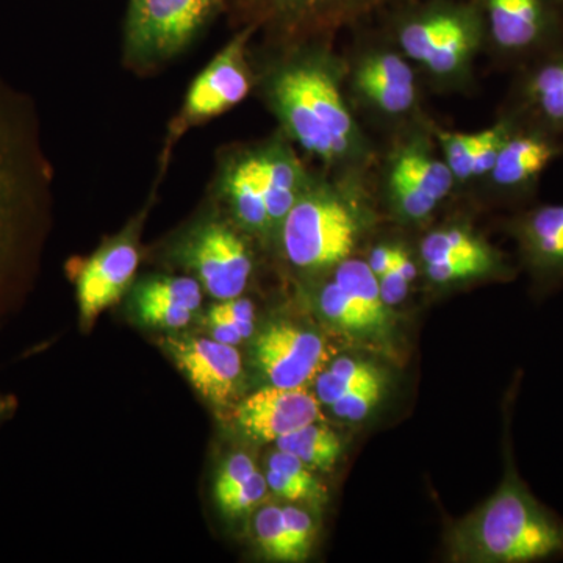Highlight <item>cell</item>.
<instances>
[{
  "label": "cell",
  "mask_w": 563,
  "mask_h": 563,
  "mask_svg": "<svg viewBox=\"0 0 563 563\" xmlns=\"http://www.w3.org/2000/svg\"><path fill=\"white\" fill-rule=\"evenodd\" d=\"M255 90L279 131L322 172L372 177L380 146L343 91V55L332 40L252 51Z\"/></svg>",
  "instance_id": "1"
},
{
  "label": "cell",
  "mask_w": 563,
  "mask_h": 563,
  "mask_svg": "<svg viewBox=\"0 0 563 563\" xmlns=\"http://www.w3.org/2000/svg\"><path fill=\"white\" fill-rule=\"evenodd\" d=\"M54 168L31 96L0 79V317L27 288L49 222Z\"/></svg>",
  "instance_id": "2"
},
{
  "label": "cell",
  "mask_w": 563,
  "mask_h": 563,
  "mask_svg": "<svg viewBox=\"0 0 563 563\" xmlns=\"http://www.w3.org/2000/svg\"><path fill=\"white\" fill-rule=\"evenodd\" d=\"M385 16L383 31L435 92L476 87V62L485 54V27L473 0H409Z\"/></svg>",
  "instance_id": "3"
},
{
  "label": "cell",
  "mask_w": 563,
  "mask_h": 563,
  "mask_svg": "<svg viewBox=\"0 0 563 563\" xmlns=\"http://www.w3.org/2000/svg\"><path fill=\"white\" fill-rule=\"evenodd\" d=\"M373 198V176L313 172L277 236L285 261L303 273L335 269L369 228Z\"/></svg>",
  "instance_id": "4"
},
{
  "label": "cell",
  "mask_w": 563,
  "mask_h": 563,
  "mask_svg": "<svg viewBox=\"0 0 563 563\" xmlns=\"http://www.w3.org/2000/svg\"><path fill=\"white\" fill-rule=\"evenodd\" d=\"M451 550L459 561L477 563L563 558V520L509 468L492 498L454 529Z\"/></svg>",
  "instance_id": "5"
},
{
  "label": "cell",
  "mask_w": 563,
  "mask_h": 563,
  "mask_svg": "<svg viewBox=\"0 0 563 563\" xmlns=\"http://www.w3.org/2000/svg\"><path fill=\"white\" fill-rule=\"evenodd\" d=\"M342 55L344 96L363 128L388 139L428 120L420 74L383 29L358 36Z\"/></svg>",
  "instance_id": "6"
},
{
  "label": "cell",
  "mask_w": 563,
  "mask_h": 563,
  "mask_svg": "<svg viewBox=\"0 0 563 563\" xmlns=\"http://www.w3.org/2000/svg\"><path fill=\"white\" fill-rule=\"evenodd\" d=\"M374 195L401 224H420L455 191L433 135V121L388 136L373 169Z\"/></svg>",
  "instance_id": "7"
},
{
  "label": "cell",
  "mask_w": 563,
  "mask_h": 563,
  "mask_svg": "<svg viewBox=\"0 0 563 563\" xmlns=\"http://www.w3.org/2000/svg\"><path fill=\"white\" fill-rule=\"evenodd\" d=\"M409 0H224L239 27L261 38L258 49H276L312 40H332L362 27ZM254 38V40H255Z\"/></svg>",
  "instance_id": "8"
},
{
  "label": "cell",
  "mask_w": 563,
  "mask_h": 563,
  "mask_svg": "<svg viewBox=\"0 0 563 563\" xmlns=\"http://www.w3.org/2000/svg\"><path fill=\"white\" fill-rule=\"evenodd\" d=\"M222 11L224 0H129L122 63L143 76L161 69L190 49Z\"/></svg>",
  "instance_id": "9"
},
{
  "label": "cell",
  "mask_w": 563,
  "mask_h": 563,
  "mask_svg": "<svg viewBox=\"0 0 563 563\" xmlns=\"http://www.w3.org/2000/svg\"><path fill=\"white\" fill-rule=\"evenodd\" d=\"M254 38L255 32L251 27H239L188 88L184 106L168 128L158 168L161 179L168 168L174 146L185 133L232 110L255 90Z\"/></svg>",
  "instance_id": "10"
},
{
  "label": "cell",
  "mask_w": 563,
  "mask_h": 563,
  "mask_svg": "<svg viewBox=\"0 0 563 563\" xmlns=\"http://www.w3.org/2000/svg\"><path fill=\"white\" fill-rule=\"evenodd\" d=\"M247 235L222 211L190 225L174 243L172 257L218 301L239 298L254 273Z\"/></svg>",
  "instance_id": "11"
},
{
  "label": "cell",
  "mask_w": 563,
  "mask_h": 563,
  "mask_svg": "<svg viewBox=\"0 0 563 563\" xmlns=\"http://www.w3.org/2000/svg\"><path fill=\"white\" fill-rule=\"evenodd\" d=\"M485 27V54L495 66L517 70L563 46L558 0H473Z\"/></svg>",
  "instance_id": "12"
},
{
  "label": "cell",
  "mask_w": 563,
  "mask_h": 563,
  "mask_svg": "<svg viewBox=\"0 0 563 563\" xmlns=\"http://www.w3.org/2000/svg\"><path fill=\"white\" fill-rule=\"evenodd\" d=\"M266 172L261 141L228 147L220 154L211 198L251 239L274 244L266 209Z\"/></svg>",
  "instance_id": "13"
},
{
  "label": "cell",
  "mask_w": 563,
  "mask_h": 563,
  "mask_svg": "<svg viewBox=\"0 0 563 563\" xmlns=\"http://www.w3.org/2000/svg\"><path fill=\"white\" fill-rule=\"evenodd\" d=\"M563 155V143L548 133L515 124L490 173L479 181L485 195L496 201H531L544 172Z\"/></svg>",
  "instance_id": "14"
},
{
  "label": "cell",
  "mask_w": 563,
  "mask_h": 563,
  "mask_svg": "<svg viewBox=\"0 0 563 563\" xmlns=\"http://www.w3.org/2000/svg\"><path fill=\"white\" fill-rule=\"evenodd\" d=\"M501 113L563 143V46L514 70Z\"/></svg>",
  "instance_id": "15"
},
{
  "label": "cell",
  "mask_w": 563,
  "mask_h": 563,
  "mask_svg": "<svg viewBox=\"0 0 563 563\" xmlns=\"http://www.w3.org/2000/svg\"><path fill=\"white\" fill-rule=\"evenodd\" d=\"M136 229L139 225H132L113 236L88 261L74 268L81 321H95L131 288L140 266Z\"/></svg>",
  "instance_id": "16"
},
{
  "label": "cell",
  "mask_w": 563,
  "mask_h": 563,
  "mask_svg": "<svg viewBox=\"0 0 563 563\" xmlns=\"http://www.w3.org/2000/svg\"><path fill=\"white\" fill-rule=\"evenodd\" d=\"M321 335L291 322H273L257 336L254 357L274 387L298 388L318 376L329 361Z\"/></svg>",
  "instance_id": "17"
},
{
  "label": "cell",
  "mask_w": 563,
  "mask_h": 563,
  "mask_svg": "<svg viewBox=\"0 0 563 563\" xmlns=\"http://www.w3.org/2000/svg\"><path fill=\"white\" fill-rule=\"evenodd\" d=\"M166 351L195 390L214 407H228L243 383L242 355L231 344L202 336H169Z\"/></svg>",
  "instance_id": "18"
},
{
  "label": "cell",
  "mask_w": 563,
  "mask_h": 563,
  "mask_svg": "<svg viewBox=\"0 0 563 563\" xmlns=\"http://www.w3.org/2000/svg\"><path fill=\"white\" fill-rule=\"evenodd\" d=\"M320 401L303 387L269 385L255 391L235 409L239 431L255 442H276L303 426L320 421Z\"/></svg>",
  "instance_id": "19"
},
{
  "label": "cell",
  "mask_w": 563,
  "mask_h": 563,
  "mask_svg": "<svg viewBox=\"0 0 563 563\" xmlns=\"http://www.w3.org/2000/svg\"><path fill=\"white\" fill-rule=\"evenodd\" d=\"M521 262L539 287L563 282V203L523 209L509 222Z\"/></svg>",
  "instance_id": "20"
},
{
  "label": "cell",
  "mask_w": 563,
  "mask_h": 563,
  "mask_svg": "<svg viewBox=\"0 0 563 563\" xmlns=\"http://www.w3.org/2000/svg\"><path fill=\"white\" fill-rule=\"evenodd\" d=\"M501 252L495 250L483 236H477L465 225H444L426 233L420 243V261L424 263L461 261V258H499Z\"/></svg>",
  "instance_id": "21"
},
{
  "label": "cell",
  "mask_w": 563,
  "mask_h": 563,
  "mask_svg": "<svg viewBox=\"0 0 563 563\" xmlns=\"http://www.w3.org/2000/svg\"><path fill=\"white\" fill-rule=\"evenodd\" d=\"M277 450L285 451L298 457L309 468L329 472L339 461L343 444L340 437L324 424L303 426L298 431L288 433L276 440Z\"/></svg>",
  "instance_id": "22"
},
{
  "label": "cell",
  "mask_w": 563,
  "mask_h": 563,
  "mask_svg": "<svg viewBox=\"0 0 563 563\" xmlns=\"http://www.w3.org/2000/svg\"><path fill=\"white\" fill-rule=\"evenodd\" d=\"M333 280L358 303L374 329L380 328L387 320V309L380 296L379 280L369 269L366 261L346 258L333 269Z\"/></svg>",
  "instance_id": "23"
},
{
  "label": "cell",
  "mask_w": 563,
  "mask_h": 563,
  "mask_svg": "<svg viewBox=\"0 0 563 563\" xmlns=\"http://www.w3.org/2000/svg\"><path fill=\"white\" fill-rule=\"evenodd\" d=\"M433 135L440 154L454 176L455 190L473 184L474 163L484 141V131L463 133L446 131L433 122Z\"/></svg>",
  "instance_id": "24"
},
{
  "label": "cell",
  "mask_w": 563,
  "mask_h": 563,
  "mask_svg": "<svg viewBox=\"0 0 563 563\" xmlns=\"http://www.w3.org/2000/svg\"><path fill=\"white\" fill-rule=\"evenodd\" d=\"M383 376L376 366L368 362L343 357L332 363L331 368L321 373L317 379L318 401L332 406L346 393Z\"/></svg>",
  "instance_id": "25"
},
{
  "label": "cell",
  "mask_w": 563,
  "mask_h": 563,
  "mask_svg": "<svg viewBox=\"0 0 563 563\" xmlns=\"http://www.w3.org/2000/svg\"><path fill=\"white\" fill-rule=\"evenodd\" d=\"M133 299L176 303L196 312L202 303V287L191 276H151L133 288Z\"/></svg>",
  "instance_id": "26"
},
{
  "label": "cell",
  "mask_w": 563,
  "mask_h": 563,
  "mask_svg": "<svg viewBox=\"0 0 563 563\" xmlns=\"http://www.w3.org/2000/svg\"><path fill=\"white\" fill-rule=\"evenodd\" d=\"M422 272L433 285H453L492 276H507L510 269L504 257H499L424 263Z\"/></svg>",
  "instance_id": "27"
},
{
  "label": "cell",
  "mask_w": 563,
  "mask_h": 563,
  "mask_svg": "<svg viewBox=\"0 0 563 563\" xmlns=\"http://www.w3.org/2000/svg\"><path fill=\"white\" fill-rule=\"evenodd\" d=\"M254 537L262 553L269 561L298 562L288 537L282 507L266 506L255 514Z\"/></svg>",
  "instance_id": "28"
},
{
  "label": "cell",
  "mask_w": 563,
  "mask_h": 563,
  "mask_svg": "<svg viewBox=\"0 0 563 563\" xmlns=\"http://www.w3.org/2000/svg\"><path fill=\"white\" fill-rule=\"evenodd\" d=\"M318 307L329 321L344 331L365 332L374 329L373 322L358 303L333 279L322 285Z\"/></svg>",
  "instance_id": "29"
},
{
  "label": "cell",
  "mask_w": 563,
  "mask_h": 563,
  "mask_svg": "<svg viewBox=\"0 0 563 563\" xmlns=\"http://www.w3.org/2000/svg\"><path fill=\"white\" fill-rule=\"evenodd\" d=\"M383 393L384 377L380 376L346 393L343 398L332 404V412L344 420L361 421L376 407L383 398Z\"/></svg>",
  "instance_id": "30"
},
{
  "label": "cell",
  "mask_w": 563,
  "mask_h": 563,
  "mask_svg": "<svg viewBox=\"0 0 563 563\" xmlns=\"http://www.w3.org/2000/svg\"><path fill=\"white\" fill-rule=\"evenodd\" d=\"M133 310L141 322L158 329H181L191 321V310L176 303L150 301V299H133Z\"/></svg>",
  "instance_id": "31"
},
{
  "label": "cell",
  "mask_w": 563,
  "mask_h": 563,
  "mask_svg": "<svg viewBox=\"0 0 563 563\" xmlns=\"http://www.w3.org/2000/svg\"><path fill=\"white\" fill-rule=\"evenodd\" d=\"M266 492H268L266 477L262 473L255 472L246 483L217 499V503L222 514L228 515V517H239V515L250 512L255 506H258L262 499L265 498Z\"/></svg>",
  "instance_id": "32"
},
{
  "label": "cell",
  "mask_w": 563,
  "mask_h": 563,
  "mask_svg": "<svg viewBox=\"0 0 563 563\" xmlns=\"http://www.w3.org/2000/svg\"><path fill=\"white\" fill-rule=\"evenodd\" d=\"M284 510L285 526H287L288 537L292 551H295L296 561L301 562L310 553L314 537L313 518L306 510L298 507H282Z\"/></svg>",
  "instance_id": "33"
},
{
  "label": "cell",
  "mask_w": 563,
  "mask_h": 563,
  "mask_svg": "<svg viewBox=\"0 0 563 563\" xmlns=\"http://www.w3.org/2000/svg\"><path fill=\"white\" fill-rule=\"evenodd\" d=\"M268 466L269 468L279 470L285 476L290 477L292 483L298 485V487L306 493L309 501L320 498V484L317 483L312 473L309 472V466L303 465L295 455L277 450L276 453L269 455Z\"/></svg>",
  "instance_id": "34"
},
{
  "label": "cell",
  "mask_w": 563,
  "mask_h": 563,
  "mask_svg": "<svg viewBox=\"0 0 563 563\" xmlns=\"http://www.w3.org/2000/svg\"><path fill=\"white\" fill-rule=\"evenodd\" d=\"M257 472L254 461L244 453L232 454L221 466L214 481V498L220 499L246 483Z\"/></svg>",
  "instance_id": "35"
},
{
  "label": "cell",
  "mask_w": 563,
  "mask_h": 563,
  "mask_svg": "<svg viewBox=\"0 0 563 563\" xmlns=\"http://www.w3.org/2000/svg\"><path fill=\"white\" fill-rule=\"evenodd\" d=\"M207 314L218 318V320L231 322L240 329L244 339H250L254 333L255 307L250 299H243L242 296L218 302L217 306L211 307Z\"/></svg>",
  "instance_id": "36"
},
{
  "label": "cell",
  "mask_w": 563,
  "mask_h": 563,
  "mask_svg": "<svg viewBox=\"0 0 563 563\" xmlns=\"http://www.w3.org/2000/svg\"><path fill=\"white\" fill-rule=\"evenodd\" d=\"M377 280H379L380 296H383L385 306H398V303H401L404 299H406L407 292H409L410 284H412V282L407 279V277L399 272L395 263H393L391 268Z\"/></svg>",
  "instance_id": "37"
},
{
  "label": "cell",
  "mask_w": 563,
  "mask_h": 563,
  "mask_svg": "<svg viewBox=\"0 0 563 563\" xmlns=\"http://www.w3.org/2000/svg\"><path fill=\"white\" fill-rule=\"evenodd\" d=\"M265 477L269 490L276 493L280 498L287 499V501H307L306 493L279 470L268 466Z\"/></svg>",
  "instance_id": "38"
},
{
  "label": "cell",
  "mask_w": 563,
  "mask_h": 563,
  "mask_svg": "<svg viewBox=\"0 0 563 563\" xmlns=\"http://www.w3.org/2000/svg\"><path fill=\"white\" fill-rule=\"evenodd\" d=\"M399 244L380 243L369 251L368 261H366V263H368L369 269H372L377 279L391 268Z\"/></svg>",
  "instance_id": "39"
},
{
  "label": "cell",
  "mask_w": 563,
  "mask_h": 563,
  "mask_svg": "<svg viewBox=\"0 0 563 563\" xmlns=\"http://www.w3.org/2000/svg\"><path fill=\"white\" fill-rule=\"evenodd\" d=\"M206 325L214 342L236 346V344L246 340L244 339L243 333L240 332V329L235 328L231 322L218 320V318L210 317V314H207L206 317Z\"/></svg>",
  "instance_id": "40"
},
{
  "label": "cell",
  "mask_w": 563,
  "mask_h": 563,
  "mask_svg": "<svg viewBox=\"0 0 563 563\" xmlns=\"http://www.w3.org/2000/svg\"><path fill=\"white\" fill-rule=\"evenodd\" d=\"M16 409V399L13 396H0V424L9 420Z\"/></svg>",
  "instance_id": "41"
},
{
  "label": "cell",
  "mask_w": 563,
  "mask_h": 563,
  "mask_svg": "<svg viewBox=\"0 0 563 563\" xmlns=\"http://www.w3.org/2000/svg\"><path fill=\"white\" fill-rule=\"evenodd\" d=\"M558 2H559V5H561L562 13H563V0H558Z\"/></svg>",
  "instance_id": "42"
}]
</instances>
